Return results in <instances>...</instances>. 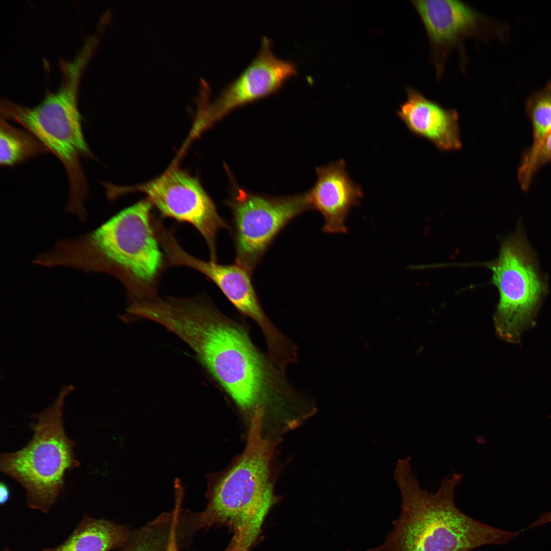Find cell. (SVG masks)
<instances>
[{"instance_id":"cell-1","label":"cell","mask_w":551,"mask_h":551,"mask_svg":"<svg viewBox=\"0 0 551 551\" xmlns=\"http://www.w3.org/2000/svg\"><path fill=\"white\" fill-rule=\"evenodd\" d=\"M162 324L192 349L246 430L259 415L264 434L282 439L317 413L314 398L290 384L285 372L255 345L246 328L204 295L175 299Z\"/></svg>"},{"instance_id":"cell-2","label":"cell","mask_w":551,"mask_h":551,"mask_svg":"<svg viewBox=\"0 0 551 551\" xmlns=\"http://www.w3.org/2000/svg\"><path fill=\"white\" fill-rule=\"evenodd\" d=\"M147 199L119 212L88 234L58 241L42 254L45 266H68L108 273L122 283L129 304L157 296L165 262Z\"/></svg>"},{"instance_id":"cell-3","label":"cell","mask_w":551,"mask_h":551,"mask_svg":"<svg viewBox=\"0 0 551 551\" xmlns=\"http://www.w3.org/2000/svg\"><path fill=\"white\" fill-rule=\"evenodd\" d=\"M411 458L397 460L393 478L401 495V511L380 546L366 551H471L506 544L520 531L510 532L480 522L458 509L456 489L462 474L453 471L433 493L423 489L412 470Z\"/></svg>"},{"instance_id":"cell-4","label":"cell","mask_w":551,"mask_h":551,"mask_svg":"<svg viewBox=\"0 0 551 551\" xmlns=\"http://www.w3.org/2000/svg\"><path fill=\"white\" fill-rule=\"evenodd\" d=\"M281 441L265 437L259 419L246 431L243 451L224 469L207 477L208 504L198 515L201 525L225 524L234 532L232 545L248 551L278 502L275 487L282 470Z\"/></svg>"},{"instance_id":"cell-5","label":"cell","mask_w":551,"mask_h":551,"mask_svg":"<svg viewBox=\"0 0 551 551\" xmlns=\"http://www.w3.org/2000/svg\"><path fill=\"white\" fill-rule=\"evenodd\" d=\"M90 59L79 52L71 60L60 61L62 82L57 90L47 93L35 106L28 107L7 99L1 103V117L15 121L35 136L61 162L69 183L66 209L81 218L88 188L81 159L94 157L84 135L78 106L79 84Z\"/></svg>"},{"instance_id":"cell-6","label":"cell","mask_w":551,"mask_h":551,"mask_svg":"<svg viewBox=\"0 0 551 551\" xmlns=\"http://www.w3.org/2000/svg\"><path fill=\"white\" fill-rule=\"evenodd\" d=\"M62 406L61 399L36 417L24 447L1 455V470L23 487L29 507L44 513L56 502L66 471L80 465L65 431Z\"/></svg>"},{"instance_id":"cell-7","label":"cell","mask_w":551,"mask_h":551,"mask_svg":"<svg viewBox=\"0 0 551 551\" xmlns=\"http://www.w3.org/2000/svg\"><path fill=\"white\" fill-rule=\"evenodd\" d=\"M487 265L499 295L494 315L496 333L506 342L518 343L523 331L534 322L547 291L522 229L502 242L498 257Z\"/></svg>"},{"instance_id":"cell-8","label":"cell","mask_w":551,"mask_h":551,"mask_svg":"<svg viewBox=\"0 0 551 551\" xmlns=\"http://www.w3.org/2000/svg\"><path fill=\"white\" fill-rule=\"evenodd\" d=\"M157 234L170 265L191 268L204 274L219 288L238 311L258 324L265 339L268 355L273 361L283 362L293 355L295 344L277 328L265 313L248 270L236 263L221 265L193 256L181 246L174 234L165 226L160 227Z\"/></svg>"},{"instance_id":"cell-9","label":"cell","mask_w":551,"mask_h":551,"mask_svg":"<svg viewBox=\"0 0 551 551\" xmlns=\"http://www.w3.org/2000/svg\"><path fill=\"white\" fill-rule=\"evenodd\" d=\"M106 187L110 198L127 192H142L163 217L192 225L206 241L211 261L216 262L217 234L219 230L228 226L195 178L173 167L143 184L127 188L107 184Z\"/></svg>"},{"instance_id":"cell-10","label":"cell","mask_w":551,"mask_h":551,"mask_svg":"<svg viewBox=\"0 0 551 551\" xmlns=\"http://www.w3.org/2000/svg\"><path fill=\"white\" fill-rule=\"evenodd\" d=\"M228 204L233 215L236 264L249 272L280 231L312 209L307 193L270 199L239 190Z\"/></svg>"},{"instance_id":"cell-11","label":"cell","mask_w":551,"mask_h":551,"mask_svg":"<svg viewBox=\"0 0 551 551\" xmlns=\"http://www.w3.org/2000/svg\"><path fill=\"white\" fill-rule=\"evenodd\" d=\"M296 70L294 62L274 55L271 41L263 37L258 54L247 67L213 103L201 107L196 119L198 129L202 132L235 108L273 93Z\"/></svg>"},{"instance_id":"cell-12","label":"cell","mask_w":551,"mask_h":551,"mask_svg":"<svg viewBox=\"0 0 551 551\" xmlns=\"http://www.w3.org/2000/svg\"><path fill=\"white\" fill-rule=\"evenodd\" d=\"M315 171L316 181L307 193L312 208L323 216L322 231L346 233V217L363 196L361 187L350 178L342 159L316 167Z\"/></svg>"},{"instance_id":"cell-13","label":"cell","mask_w":551,"mask_h":551,"mask_svg":"<svg viewBox=\"0 0 551 551\" xmlns=\"http://www.w3.org/2000/svg\"><path fill=\"white\" fill-rule=\"evenodd\" d=\"M407 99L401 104L397 115L414 135L428 140L441 151L462 147L459 115L446 109L416 90L407 88Z\"/></svg>"},{"instance_id":"cell-14","label":"cell","mask_w":551,"mask_h":551,"mask_svg":"<svg viewBox=\"0 0 551 551\" xmlns=\"http://www.w3.org/2000/svg\"><path fill=\"white\" fill-rule=\"evenodd\" d=\"M432 44L438 48L454 45L475 32L482 17L469 5L455 0L413 1Z\"/></svg>"},{"instance_id":"cell-15","label":"cell","mask_w":551,"mask_h":551,"mask_svg":"<svg viewBox=\"0 0 551 551\" xmlns=\"http://www.w3.org/2000/svg\"><path fill=\"white\" fill-rule=\"evenodd\" d=\"M126 539L127 532L122 527L85 515L64 542L43 551H110Z\"/></svg>"},{"instance_id":"cell-16","label":"cell","mask_w":551,"mask_h":551,"mask_svg":"<svg viewBox=\"0 0 551 551\" xmlns=\"http://www.w3.org/2000/svg\"><path fill=\"white\" fill-rule=\"evenodd\" d=\"M46 152L45 147L31 133L13 126L1 117V165L14 166Z\"/></svg>"},{"instance_id":"cell-17","label":"cell","mask_w":551,"mask_h":551,"mask_svg":"<svg viewBox=\"0 0 551 551\" xmlns=\"http://www.w3.org/2000/svg\"><path fill=\"white\" fill-rule=\"evenodd\" d=\"M526 110L533 128V143L529 149L532 151L551 132V82L531 95Z\"/></svg>"},{"instance_id":"cell-18","label":"cell","mask_w":551,"mask_h":551,"mask_svg":"<svg viewBox=\"0 0 551 551\" xmlns=\"http://www.w3.org/2000/svg\"><path fill=\"white\" fill-rule=\"evenodd\" d=\"M551 162V132L535 149L528 150L524 155L518 170V180L523 189L528 188L536 171L545 164Z\"/></svg>"},{"instance_id":"cell-19","label":"cell","mask_w":551,"mask_h":551,"mask_svg":"<svg viewBox=\"0 0 551 551\" xmlns=\"http://www.w3.org/2000/svg\"><path fill=\"white\" fill-rule=\"evenodd\" d=\"M179 512L174 511L173 514V521L170 530L167 545L166 551H178L176 539V524ZM226 551H240L237 547L231 545Z\"/></svg>"},{"instance_id":"cell-20","label":"cell","mask_w":551,"mask_h":551,"mask_svg":"<svg viewBox=\"0 0 551 551\" xmlns=\"http://www.w3.org/2000/svg\"><path fill=\"white\" fill-rule=\"evenodd\" d=\"M549 522H551V511L541 515L536 521L526 528V529H531Z\"/></svg>"},{"instance_id":"cell-21","label":"cell","mask_w":551,"mask_h":551,"mask_svg":"<svg viewBox=\"0 0 551 551\" xmlns=\"http://www.w3.org/2000/svg\"><path fill=\"white\" fill-rule=\"evenodd\" d=\"M10 495V490L8 486L5 483L1 482L0 484V503L2 505H4L8 502Z\"/></svg>"},{"instance_id":"cell-22","label":"cell","mask_w":551,"mask_h":551,"mask_svg":"<svg viewBox=\"0 0 551 551\" xmlns=\"http://www.w3.org/2000/svg\"><path fill=\"white\" fill-rule=\"evenodd\" d=\"M155 547L151 542H145L139 544L132 551H156Z\"/></svg>"},{"instance_id":"cell-23","label":"cell","mask_w":551,"mask_h":551,"mask_svg":"<svg viewBox=\"0 0 551 551\" xmlns=\"http://www.w3.org/2000/svg\"><path fill=\"white\" fill-rule=\"evenodd\" d=\"M3 551H10L8 547H6Z\"/></svg>"}]
</instances>
